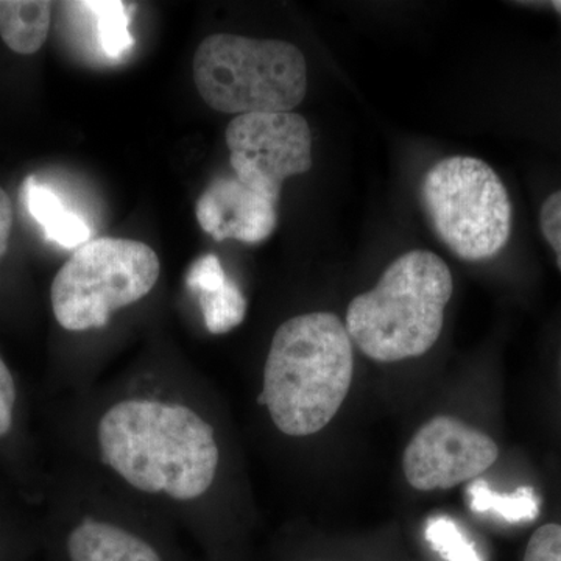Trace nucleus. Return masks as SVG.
Listing matches in <instances>:
<instances>
[{
	"label": "nucleus",
	"instance_id": "f257e3e1",
	"mask_svg": "<svg viewBox=\"0 0 561 561\" xmlns=\"http://www.w3.org/2000/svg\"><path fill=\"white\" fill-rule=\"evenodd\" d=\"M55 430L66 460L160 512L203 561H234V454L213 382L173 360H142L65 394Z\"/></svg>",
	"mask_w": 561,
	"mask_h": 561
},
{
	"label": "nucleus",
	"instance_id": "f03ea898",
	"mask_svg": "<svg viewBox=\"0 0 561 561\" xmlns=\"http://www.w3.org/2000/svg\"><path fill=\"white\" fill-rule=\"evenodd\" d=\"M44 501L50 561H203L160 512L72 461L50 472Z\"/></svg>",
	"mask_w": 561,
	"mask_h": 561
},
{
	"label": "nucleus",
	"instance_id": "7ed1b4c3",
	"mask_svg": "<svg viewBox=\"0 0 561 561\" xmlns=\"http://www.w3.org/2000/svg\"><path fill=\"white\" fill-rule=\"evenodd\" d=\"M353 346L331 312L291 317L273 334L256 402L284 437L302 440L341 411L353 381Z\"/></svg>",
	"mask_w": 561,
	"mask_h": 561
},
{
	"label": "nucleus",
	"instance_id": "20e7f679",
	"mask_svg": "<svg viewBox=\"0 0 561 561\" xmlns=\"http://www.w3.org/2000/svg\"><path fill=\"white\" fill-rule=\"evenodd\" d=\"M453 275L431 251L391 262L375 289L350 302L346 331L365 356L391 364L423 356L440 337Z\"/></svg>",
	"mask_w": 561,
	"mask_h": 561
},
{
	"label": "nucleus",
	"instance_id": "39448f33",
	"mask_svg": "<svg viewBox=\"0 0 561 561\" xmlns=\"http://www.w3.org/2000/svg\"><path fill=\"white\" fill-rule=\"evenodd\" d=\"M203 102L224 114L290 113L308 92V65L294 44L216 33L192 62Z\"/></svg>",
	"mask_w": 561,
	"mask_h": 561
},
{
	"label": "nucleus",
	"instance_id": "423d86ee",
	"mask_svg": "<svg viewBox=\"0 0 561 561\" xmlns=\"http://www.w3.org/2000/svg\"><path fill=\"white\" fill-rule=\"evenodd\" d=\"M160 278V257L147 243L95 239L73 250L51 280V313L68 334H99L149 298Z\"/></svg>",
	"mask_w": 561,
	"mask_h": 561
},
{
	"label": "nucleus",
	"instance_id": "0eeeda50",
	"mask_svg": "<svg viewBox=\"0 0 561 561\" xmlns=\"http://www.w3.org/2000/svg\"><path fill=\"white\" fill-rule=\"evenodd\" d=\"M421 198L432 227L460 260L496 256L512 232L507 190L486 162L471 157L445 158L424 175Z\"/></svg>",
	"mask_w": 561,
	"mask_h": 561
},
{
	"label": "nucleus",
	"instance_id": "6e6552de",
	"mask_svg": "<svg viewBox=\"0 0 561 561\" xmlns=\"http://www.w3.org/2000/svg\"><path fill=\"white\" fill-rule=\"evenodd\" d=\"M225 140L236 179L276 203L284 181L312 168L311 127L291 111L236 116Z\"/></svg>",
	"mask_w": 561,
	"mask_h": 561
},
{
	"label": "nucleus",
	"instance_id": "1a4fd4ad",
	"mask_svg": "<svg viewBox=\"0 0 561 561\" xmlns=\"http://www.w3.org/2000/svg\"><path fill=\"white\" fill-rule=\"evenodd\" d=\"M497 457L489 435L453 416H435L409 443L402 470L415 490H448L474 481Z\"/></svg>",
	"mask_w": 561,
	"mask_h": 561
},
{
	"label": "nucleus",
	"instance_id": "9d476101",
	"mask_svg": "<svg viewBox=\"0 0 561 561\" xmlns=\"http://www.w3.org/2000/svg\"><path fill=\"white\" fill-rule=\"evenodd\" d=\"M195 214L202 230L217 242H264L278 221L276 202L251 191L236 176L213 181L198 198Z\"/></svg>",
	"mask_w": 561,
	"mask_h": 561
},
{
	"label": "nucleus",
	"instance_id": "9b49d317",
	"mask_svg": "<svg viewBox=\"0 0 561 561\" xmlns=\"http://www.w3.org/2000/svg\"><path fill=\"white\" fill-rule=\"evenodd\" d=\"M186 287L197 298L210 334H227L245 319V295L227 275L216 254H205L191 265Z\"/></svg>",
	"mask_w": 561,
	"mask_h": 561
},
{
	"label": "nucleus",
	"instance_id": "f8f14e48",
	"mask_svg": "<svg viewBox=\"0 0 561 561\" xmlns=\"http://www.w3.org/2000/svg\"><path fill=\"white\" fill-rule=\"evenodd\" d=\"M22 195L33 219L44 228V234L49 241L72 250L90 242V225L79 214L66 208L49 186L38 183L35 176H28L22 186Z\"/></svg>",
	"mask_w": 561,
	"mask_h": 561
},
{
	"label": "nucleus",
	"instance_id": "ddd939ff",
	"mask_svg": "<svg viewBox=\"0 0 561 561\" xmlns=\"http://www.w3.org/2000/svg\"><path fill=\"white\" fill-rule=\"evenodd\" d=\"M51 3L44 0H0V36L11 50L36 54L49 36Z\"/></svg>",
	"mask_w": 561,
	"mask_h": 561
},
{
	"label": "nucleus",
	"instance_id": "4468645a",
	"mask_svg": "<svg viewBox=\"0 0 561 561\" xmlns=\"http://www.w3.org/2000/svg\"><path fill=\"white\" fill-rule=\"evenodd\" d=\"M467 493L472 512L493 513L508 523H530L540 515V500L531 486H519L513 493H496L485 481H478L468 486Z\"/></svg>",
	"mask_w": 561,
	"mask_h": 561
},
{
	"label": "nucleus",
	"instance_id": "2eb2a0df",
	"mask_svg": "<svg viewBox=\"0 0 561 561\" xmlns=\"http://www.w3.org/2000/svg\"><path fill=\"white\" fill-rule=\"evenodd\" d=\"M80 7L90 10L95 16L99 43L110 58H119L131 49L133 39L127 5L117 0H101V2H79Z\"/></svg>",
	"mask_w": 561,
	"mask_h": 561
},
{
	"label": "nucleus",
	"instance_id": "dca6fc26",
	"mask_svg": "<svg viewBox=\"0 0 561 561\" xmlns=\"http://www.w3.org/2000/svg\"><path fill=\"white\" fill-rule=\"evenodd\" d=\"M424 537L435 552L446 561H485L474 542L449 518H432Z\"/></svg>",
	"mask_w": 561,
	"mask_h": 561
},
{
	"label": "nucleus",
	"instance_id": "f3484780",
	"mask_svg": "<svg viewBox=\"0 0 561 561\" xmlns=\"http://www.w3.org/2000/svg\"><path fill=\"white\" fill-rule=\"evenodd\" d=\"M524 561H561V526L546 524L531 535Z\"/></svg>",
	"mask_w": 561,
	"mask_h": 561
},
{
	"label": "nucleus",
	"instance_id": "a211bd4d",
	"mask_svg": "<svg viewBox=\"0 0 561 561\" xmlns=\"http://www.w3.org/2000/svg\"><path fill=\"white\" fill-rule=\"evenodd\" d=\"M540 225L542 236L556 251L557 265L561 272V191L553 192L542 203Z\"/></svg>",
	"mask_w": 561,
	"mask_h": 561
},
{
	"label": "nucleus",
	"instance_id": "6ab92c4d",
	"mask_svg": "<svg viewBox=\"0 0 561 561\" xmlns=\"http://www.w3.org/2000/svg\"><path fill=\"white\" fill-rule=\"evenodd\" d=\"M27 537V534L18 530L13 519H7L5 516L0 515V561L13 559L14 553L25 549Z\"/></svg>",
	"mask_w": 561,
	"mask_h": 561
},
{
	"label": "nucleus",
	"instance_id": "aec40b11",
	"mask_svg": "<svg viewBox=\"0 0 561 561\" xmlns=\"http://www.w3.org/2000/svg\"><path fill=\"white\" fill-rule=\"evenodd\" d=\"M13 228V206L9 194L0 187V262L9 251V242Z\"/></svg>",
	"mask_w": 561,
	"mask_h": 561
},
{
	"label": "nucleus",
	"instance_id": "412c9836",
	"mask_svg": "<svg viewBox=\"0 0 561 561\" xmlns=\"http://www.w3.org/2000/svg\"><path fill=\"white\" fill-rule=\"evenodd\" d=\"M552 7H553V9L559 11V13H561V0H557V2H552Z\"/></svg>",
	"mask_w": 561,
	"mask_h": 561
},
{
	"label": "nucleus",
	"instance_id": "4be33fe9",
	"mask_svg": "<svg viewBox=\"0 0 561 561\" xmlns=\"http://www.w3.org/2000/svg\"><path fill=\"white\" fill-rule=\"evenodd\" d=\"M0 515H3V508L0 507Z\"/></svg>",
	"mask_w": 561,
	"mask_h": 561
}]
</instances>
